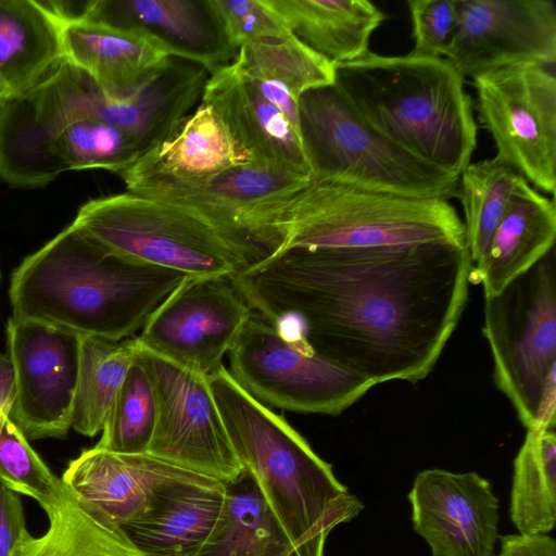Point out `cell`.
Returning a JSON list of instances; mask_svg holds the SVG:
<instances>
[{
  "mask_svg": "<svg viewBox=\"0 0 556 556\" xmlns=\"http://www.w3.org/2000/svg\"><path fill=\"white\" fill-rule=\"evenodd\" d=\"M79 17L136 30L156 40L172 58L208 73L232 62L229 45L210 0H92Z\"/></svg>",
  "mask_w": 556,
  "mask_h": 556,
  "instance_id": "cell-17",
  "label": "cell"
},
{
  "mask_svg": "<svg viewBox=\"0 0 556 556\" xmlns=\"http://www.w3.org/2000/svg\"><path fill=\"white\" fill-rule=\"evenodd\" d=\"M54 146L70 170L102 168L115 174L148 152L136 136L94 119L65 125L54 135Z\"/></svg>",
  "mask_w": 556,
  "mask_h": 556,
  "instance_id": "cell-34",
  "label": "cell"
},
{
  "mask_svg": "<svg viewBox=\"0 0 556 556\" xmlns=\"http://www.w3.org/2000/svg\"><path fill=\"white\" fill-rule=\"evenodd\" d=\"M240 228L266 256L290 249L467 247L464 223L448 200L317 180L256 205Z\"/></svg>",
  "mask_w": 556,
  "mask_h": 556,
  "instance_id": "cell-4",
  "label": "cell"
},
{
  "mask_svg": "<svg viewBox=\"0 0 556 556\" xmlns=\"http://www.w3.org/2000/svg\"><path fill=\"white\" fill-rule=\"evenodd\" d=\"M415 532L432 556H493L498 500L477 472L420 471L408 493Z\"/></svg>",
  "mask_w": 556,
  "mask_h": 556,
  "instance_id": "cell-16",
  "label": "cell"
},
{
  "mask_svg": "<svg viewBox=\"0 0 556 556\" xmlns=\"http://www.w3.org/2000/svg\"><path fill=\"white\" fill-rule=\"evenodd\" d=\"M289 30L334 66L366 54L386 15L368 0H265Z\"/></svg>",
  "mask_w": 556,
  "mask_h": 556,
  "instance_id": "cell-26",
  "label": "cell"
},
{
  "mask_svg": "<svg viewBox=\"0 0 556 556\" xmlns=\"http://www.w3.org/2000/svg\"><path fill=\"white\" fill-rule=\"evenodd\" d=\"M14 391L12 364L9 357L0 353V431L5 419L10 417L14 401Z\"/></svg>",
  "mask_w": 556,
  "mask_h": 556,
  "instance_id": "cell-41",
  "label": "cell"
},
{
  "mask_svg": "<svg viewBox=\"0 0 556 556\" xmlns=\"http://www.w3.org/2000/svg\"><path fill=\"white\" fill-rule=\"evenodd\" d=\"M61 478L31 447L23 431L8 417L0 431V484L39 504L58 490Z\"/></svg>",
  "mask_w": 556,
  "mask_h": 556,
  "instance_id": "cell-36",
  "label": "cell"
},
{
  "mask_svg": "<svg viewBox=\"0 0 556 556\" xmlns=\"http://www.w3.org/2000/svg\"><path fill=\"white\" fill-rule=\"evenodd\" d=\"M333 85L368 125L422 161L455 176L470 163L472 99L445 59L368 51L336 65Z\"/></svg>",
  "mask_w": 556,
  "mask_h": 556,
  "instance_id": "cell-5",
  "label": "cell"
},
{
  "mask_svg": "<svg viewBox=\"0 0 556 556\" xmlns=\"http://www.w3.org/2000/svg\"><path fill=\"white\" fill-rule=\"evenodd\" d=\"M312 180L421 199L457 197L459 176L422 161L368 125L334 85L299 100Z\"/></svg>",
  "mask_w": 556,
  "mask_h": 556,
  "instance_id": "cell-6",
  "label": "cell"
},
{
  "mask_svg": "<svg viewBox=\"0 0 556 556\" xmlns=\"http://www.w3.org/2000/svg\"><path fill=\"white\" fill-rule=\"evenodd\" d=\"M229 359L233 380L267 407L339 415L374 387L253 313Z\"/></svg>",
  "mask_w": 556,
  "mask_h": 556,
  "instance_id": "cell-10",
  "label": "cell"
},
{
  "mask_svg": "<svg viewBox=\"0 0 556 556\" xmlns=\"http://www.w3.org/2000/svg\"><path fill=\"white\" fill-rule=\"evenodd\" d=\"M208 72L173 58L146 87L125 97L108 96L81 70L64 62L28 94L39 119L55 135L80 119L108 123L136 136L148 152L164 141L201 99Z\"/></svg>",
  "mask_w": 556,
  "mask_h": 556,
  "instance_id": "cell-9",
  "label": "cell"
},
{
  "mask_svg": "<svg viewBox=\"0 0 556 556\" xmlns=\"http://www.w3.org/2000/svg\"><path fill=\"white\" fill-rule=\"evenodd\" d=\"M498 556H556V542L548 534H508L501 538Z\"/></svg>",
  "mask_w": 556,
  "mask_h": 556,
  "instance_id": "cell-40",
  "label": "cell"
},
{
  "mask_svg": "<svg viewBox=\"0 0 556 556\" xmlns=\"http://www.w3.org/2000/svg\"><path fill=\"white\" fill-rule=\"evenodd\" d=\"M48 528L34 536L24 528L13 556H147L121 527L86 508L61 480L56 492L39 504Z\"/></svg>",
  "mask_w": 556,
  "mask_h": 556,
  "instance_id": "cell-27",
  "label": "cell"
},
{
  "mask_svg": "<svg viewBox=\"0 0 556 556\" xmlns=\"http://www.w3.org/2000/svg\"><path fill=\"white\" fill-rule=\"evenodd\" d=\"M407 5L414 39V48L408 54L444 59L457 27V0H409Z\"/></svg>",
  "mask_w": 556,
  "mask_h": 556,
  "instance_id": "cell-38",
  "label": "cell"
},
{
  "mask_svg": "<svg viewBox=\"0 0 556 556\" xmlns=\"http://www.w3.org/2000/svg\"><path fill=\"white\" fill-rule=\"evenodd\" d=\"M233 62L262 94H280L298 103L305 92L334 84V65L293 34L244 45Z\"/></svg>",
  "mask_w": 556,
  "mask_h": 556,
  "instance_id": "cell-30",
  "label": "cell"
},
{
  "mask_svg": "<svg viewBox=\"0 0 556 556\" xmlns=\"http://www.w3.org/2000/svg\"><path fill=\"white\" fill-rule=\"evenodd\" d=\"M156 420L149 376L136 358L105 419L98 447L121 454H147Z\"/></svg>",
  "mask_w": 556,
  "mask_h": 556,
  "instance_id": "cell-35",
  "label": "cell"
},
{
  "mask_svg": "<svg viewBox=\"0 0 556 556\" xmlns=\"http://www.w3.org/2000/svg\"><path fill=\"white\" fill-rule=\"evenodd\" d=\"M10 99V94L7 91V89L3 87V85L0 83V106Z\"/></svg>",
  "mask_w": 556,
  "mask_h": 556,
  "instance_id": "cell-42",
  "label": "cell"
},
{
  "mask_svg": "<svg viewBox=\"0 0 556 556\" xmlns=\"http://www.w3.org/2000/svg\"><path fill=\"white\" fill-rule=\"evenodd\" d=\"M186 277L115 253L72 223L13 270L12 316L121 341Z\"/></svg>",
  "mask_w": 556,
  "mask_h": 556,
  "instance_id": "cell-2",
  "label": "cell"
},
{
  "mask_svg": "<svg viewBox=\"0 0 556 556\" xmlns=\"http://www.w3.org/2000/svg\"><path fill=\"white\" fill-rule=\"evenodd\" d=\"M201 103L215 112L254 163L312 178L301 138L233 60L208 74Z\"/></svg>",
  "mask_w": 556,
  "mask_h": 556,
  "instance_id": "cell-18",
  "label": "cell"
},
{
  "mask_svg": "<svg viewBox=\"0 0 556 556\" xmlns=\"http://www.w3.org/2000/svg\"><path fill=\"white\" fill-rule=\"evenodd\" d=\"M70 170L54 135L39 119L28 96L0 106V180L14 188H37Z\"/></svg>",
  "mask_w": 556,
  "mask_h": 556,
  "instance_id": "cell-29",
  "label": "cell"
},
{
  "mask_svg": "<svg viewBox=\"0 0 556 556\" xmlns=\"http://www.w3.org/2000/svg\"><path fill=\"white\" fill-rule=\"evenodd\" d=\"M236 51L250 42L286 38L292 33L265 0H210Z\"/></svg>",
  "mask_w": 556,
  "mask_h": 556,
  "instance_id": "cell-37",
  "label": "cell"
},
{
  "mask_svg": "<svg viewBox=\"0 0 556 556\" xmlns=\"http://www.w3.org/2000/svg\"><path fill=\"white\" fill-rule=\"evenodd\" d=\"M509 515L520 534H547L556 522L554 428L528 429L514 460Z\"/></svg>",
  "mask_w": 556,
  "mask_h": 556,
  "instance_id": "cell-32",
  "label": "cell"
},
{
  "mask_svg": "<svg viewBox=\"0 0 556 556\" xmlns=\"http://www.w3.org/2000/svg\"><path fill=\"white\" fill-rule=\"evenodd\" d=\"M458 22L445 60L465 78L500 67L555 66L552 0H457Z\"/></svg>",
  "mask_w": 556,
  "mask_h": 556,
  "instance_id": "cell-15",
  "label": "cell"
},
{
  "mask_svg": "<svg viewBox=\"0 0 556 556\" xmlns=\"http://www.w3.org/2000/svg\"><path fill=\"white\" fill-rule=\"evenodd\" d=\"M467 247L290 249L228 278L252 313L374 386L437 364L468 298Z\"/></svg>",
  "mask_w": 556,
  "mask_h": 556,
  "instance_id": "cell-1",
  "label": "cell"
},
{
  "mask_svg": "<svg viewBox=\"0 0 556 556\" xmlns=\"http://www.w3.org/2000/svg\"><path fill=\"white\" fill-rule=\"evenodd\" d=\"M59 20L64 60L90 76L110 97L125 98L138 92L173 59L162 45L143 33L78 16Z\"/></svg>",
  "mask_w": 556,
  "mask_h": 556,
  "instance_id": "cell-21",
  "label": "cell"
},
{
  "mask_svg": "<svg viewBox=\"0 0 556 556\" xmlns=\"http://www.w3.org/2000/svg\"><path fill=\"white\" fill-rule=\"evenodd\" d=\"M0 281H1V270H0Z\"/></svg>",
  "mask_w": 556,
  "mask_h": 556,
  "instance_id": "cell-43",
  "label": "cell"
},
{
  "mask_svg": "<svg viewBox=\"0 0 556 556\" xmlns=\"http://www.w3.org/2000/svg\"><path fill=\"white\" fill-rule=\"evenodd\" d=\"M7 342L15 389L10 419L28 440L65 438L72 428L81 336L12 316Z\"/></svg>",
  "mask_w": 556,
  "mask_h": 556,
  "instance_id": "cell-13",
  "label": "cell"
},
{
  "mask_svg": "<svg viewBox=\"0 0 556 556\" xmlns=\"http://www.w3.org/2000/svg\"><path fill=\"white\" fill-rule=\"evenodd\" d=\"M555 238L554 200L519 176L485 256L471 268L470 282L482 283L484 296L498 294L554 249Z\"/></svg>",
  "mask_w": 556,
  "mask_h": 556,
  "instance_id": "cell-24",
  "label": "cell"
},
{
  "mask_svg": "<svg viewBox=\"0 0 556 556\" xmlns=\"http://www.w3.org/2000/svg\"><path fill=\"white\" fill-rule=\"evenodd\" d=\"M207 381L238 460L296 556H324L329 533L364 505L286 418L248 394L224 365Z\"/></svg>",
  "mask_w": 556,
  "mask_h": 556,
  "instance_id": "cell-3",
  "label": "cell"
},
{
  "mask_svg": "<svg viewBox=\"0 0 556 556\" xmlns=\"http://www.w3.org/2000/svg\"><path fill=\"white\" fill-rule=\"evenodd\" d=\"M251 315L228 278L187 276L137 339L143 349L208 376L223 365Z\"/></svg>",
  "mask_w": 556,
  "mask_h": 556,
  "instance_id": "cell-14",
  "label": "cell"
},
{
  "mask_svg": "<svg viewBox=\"0 0 556 556\" xmlns=\"http://www.w3.org/2000/svg\"><path fill=\"white\" fill-rule=\"evenodd\" d=\"M494 381L528 428L555 426L556 291L552 249L498 294L484 296Z\"/></svg>",
  "mask_w": 556,
  "mask_h": 556,
  "instance_id": "cell-7",
  "label": "cell"
},
{
  "mask_svg": "<svg viewBox=\"0 0 556 556\" xmlns=\"http://www.w3.org/2000/svg\"><path fill=\"white\" fill-rule=\"evenodd\" d=\"M64 62L61 23L46 1L0 0V83L24 97Z\"/></svg>",
  "mask_w": 556,
  "mask_h": 556,
  "instance_id": "cell-25",
  "label": "cell"
},
{
  "mask_svg": "<svg viewBox=\"0 0 556 556\" xmlns=\"http://www.w3.org/2000/svg\"><path fill=\"white\" fill-rule=\"evenodd\" d=\"M225 492V483L195 472L170 480L122 529L147 556H197L218 522Z\"/></svg>",
  "mask_w": 556,
  "mask_h": 556,
  "instance_id": "cell-22",
  "label": "cell"
},
{
  "mask_svg": "<svg viewBox=\"0 0 556 556\" xmlns=\"http://www.w3.org/2000/svg\"><path fill=\"white\" fill-rule=\"evenodd\" d=\"M519 176L496 155L469 163L460 173L457 197L464 208L466 245L472 266L485 256Z\"/></svg>",
  "mask_w": 556,
  "mask_h": 556,
  "instance_id": "cell-33",
  "label": "cell"
},
{
  "mask_svg": "<svg viewBox=\"0 0 556 556\" xmlns=\"http://www.w3.org/2000/svg\"><path fill=\"white\" fill-rule=\"evenodd\" d=\"M555 66L522 63L473 77L479 121L496 156L536 189L556 190Z\"/></svg>",
  "mask_w": 556,
  "mask_h": 556,
  "instance_id": "cell-11",
  "label": "cell"
},
{
  "mask_svg": "<svg viewBox=\"0 0 556 556\" xmlns=\"http://www.w3.org/2000/svg\"><path fill=\"white\" fill-rule=\"evenodd\" d=\"M137 359L149 376L156 403L155 427L147 454L223 483L236 479L243 468L207 376L142 346Z\"/></svg>",
  "mask_w": 556,
  "mask_h": 556,
  "instance_id": "cell-12",
  "label": "cell"
},
{
  "mask_svg": "<svg viewBox=\"0 0 556 556\" xmlns=\"http://www.w3.org/2000/svg\"><path fill=\"white\" fill-rule=\"evenodd\" d=\"M192 472L149 454L94 445L67 464L61 480L92 514L122 528L149 507L160 486Z\"/></svg>",
  "mask_w": 556,
  "mask_h": 556,
  "instance_id": "cell-19",
  "label": "cell"
},
{
  "mask_svg": "<svg viewBox=\"0 0 556 556\" xmlns=\"http://www.w3.org/2000/svg\"><path fill=\"white\" fill-rule=\"evenodd\" d=\"M311 177L243 164L195 185L160 181L125 182L128 192L190 212L233 236L262 258L260 251L241 231L242 217L256 205L306 186Z\"/></svg>",
  "mask_w": 556,
  "mask_h": 556,
  "instance_id": "cell-20",
  "label": "cell"
},
{
  "mask_svg": "<svg viewBox=\"0 0 556 556\" xmlns=\"http://www.w3.org/2000/svg\"><path fill=\"white\" fill-rule=\"evenodd\" d=\"M141 346L137 337L110 341L81 337L72 428L86 437L102 431L113 401Z\"/></svg>",
  "mask_w": 556,
  "mask_h": 556,
  "instance_id": "cell-31",
  "label": "cell"
},
{
  "mask_svg": "<svg viewBox=\"0 0 556 556\" xmlns=\"http://www.w3.org/2000/svg\"><path fill=\"white\" fill-rule=\"evenodd\" d=\"M26 520L21 497L0 484V556H13Z\"/></svg>",
  "mask_w": 556,
  "mask_h": 556,
  "instance_id": "cell-39",
  "label": "cell"
},
{
  "mask_svg": "<svg viewBox=\"0 0 556 556\" xmlns=\"http://www.w3.org/2000/svg\"><path fill=\"white\" fill-rule=\"evenodd\" d=\"M225 488L218 522L197 556H296L245 469Z\"/></svg>",
  "mask_w": 556,
  "mask_h": 556,
  "instance_id": "cell-28",
  "label": "cell"
},
{
  "mask_svg": "<svg viewBox=\"0 0 556 556\" xmlns=\"http://www.w3.org/2000/svg\"><path fill=\"white\" fill-rule=\"evenodd\" d=\"M253 162L233 141L215 112L200 103L164 141L116 175L124 184L195 185Z\"/></svg>",
  "mask_w": 556,
  "mask_h": 556,
  "instance_id": "cell-23",
  "label": "cell"
},
{
  "mask_svg": "<svg viewBox=\"0 0 556 556\" xmlns=\"http://www.w3.org/2000/svg\"><path fill=\"white\" fill-rule=\"evenodd\" d=\"M73 224L115 253L191 277L229 278L262 260L200 216L128 191L87 201Z\"/></svg>",
  "mask_w": 556,
  "mask_h": 556,
  "instance_id": "cell-8",
  "label": "cell"
}]
</instances>
